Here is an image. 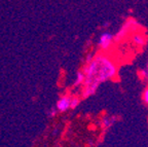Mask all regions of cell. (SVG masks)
Returning a JSON list of instances; mask_svg holds the SVG:
<instances>
[{
  "label": "cell",
  "mask_w": 148,
  "mask_h": 147,
  "mask_svg": "<svg viewBox=\"0 0 148 147\" xmlns=\"http://www.w3.org/2000/svg\"><path fill=\"white\" fill-rule=\"evenodd\" d=\"M95 57V55L94 54H92V53H88V55H86V64H88V63H90V61L92 60V58Z\"/></svg>",
  "instance_id": "12"
},
{
  "label": "cell",
  "mask_w": 148,
  "mask_h": 147,
  "mask_svg": "<svg viewBox=\"0 0 148 147\" xmlns=\"http://www.w3.org/2000/svg\"><path fill=\"white\" fill-rule=\"evenodd\" d=\"M71 99L72 96L69 95H65L62 96L60 99L58 100L57 104H56V108L58 110V112H66L68 109H70V105H71Z\"/></svg>",
  "instance_id": "4"
},
{
  "label": "cell",
  "mask_w": 148,
  "mask_h": 147,
  "mask_svg": "<svg viewBox=\"0 0 148 147\" xmlns=\"http://www.w3.org/2000/svg\"><path fill=\"white\" fill-rule=\"evenodd\" d=\"M142 99H143V102L148 106V85L143 92V95H142Z\"/></svg>",
  "instance_id": "10"
},
{
  "label": "cell",
  "mask_w": 148,
  "mask_h": 147,
  "mask_svg": "<svg viewBox=\"0 0 148 147\" xmlns=\"http://www.w3.org/2000/svg\"><path fill=\"white\" fill-rule=\"evenodd\" d=\"M84 78H86V76H84V73H83V71H78L76 73V76H75V79H74V87H82L83 82H84Z\"/></svg>",
  "instance_id": "7"
},
{
  "label": "cell",
  "mask_w": 148,
  "mask_h": 147,
  "mask_svg": "<svg viewBox=\"0 0 148 147\" xmlns=\"http://www.w3.org/2000/svg\"><path fill=\"white\" fill-rule=\"evenodd\" d=\"M139 74H140V77H141L144 81L148 82V63H147V65H146L145 68H143L142 70H140Z\"/></svg>",
  "instance_id": "8"
},
{
  "label": "cell",
  "mask_w": 148,
  "mask_h": 147,
  "mask_svg": "<svg viewBox=\"0 0 148 147\" xmlns=\"http://www.w3.org/2000/svg\"><path fill=\"white\" fill-rule=\"evenodd\" d=\"M116 122V117L110 115H104L101 120V126L103 129H109Z\"/></svg>",
  "instance_id": "6"
},
{
  "label": "cell",
  "mask_w": 148,
  "mask_h": 147,
  "mask_svg": "<svg viewBox=\"0 0 148 147\" xmlns=\"http://www.w3.org/2000/svg\"><path fill=\"white\" fill-rule=\"evenodd\" d=\"M132 42L133 44L137 46H144L146 43V37L142 33H134L132 35Z\"/></svg>",
  "instance_id": "5"
},
{
  "label": "cell",
  "mask_w": 148,
  "mask_h": 147,
  "mask_svg": "<svg viewBox=\"0 0 148 147\" xmlns=\"http://www.w3.org/2000/svg\"><path fill=\"white\" fill-rule=\"evenodd\" d=\"M57 113H58V110H57L56 107H51V108H49V110L47 111V115H49V117H55L56 115H57Z\"/></svg>",
  "instance_id": "11"
},
{
  "label": "cell",
  "mask_w": 148,
  "mask_h": 147,
  "mask_svg": "<svg viewBox=\"0 0 148 147\" xmlns=\"http://www.w3.org/2000/svg\"><path fill=\"white\" fill-rule=\"evenodd\" d=\"M140 28V25H139L138 22L135 20V19H127V21L125 22L121 28H120L118 32L115 34L114 36V41L116 42H120L121 40H123V38L127 36L129 34L135 31L136 29H139Z\"/></svg>",
  "instance_id": "2"
},
{
  "label": "cell",
  "mask_w": 148,
  "mask_h": 147,
  "mask_svg": "<svg viewBox=\"0 0 148 147\" xmlns=\"http://www.w3.org/2000/svg\"><path fill=\"white\" fill-rule=\"evenodd\" d=\"M80 103V99L78 97H72L71 99V105H70V109H75Z\"/></svg>",
  "instance_id": "9"
},
{
  "label": "cell",
  "mask_w": 148,
  "mask_h": 147,
  "mask_svg": "<svg viewBox=\"0 0 148 147\" xmlns=\"http://www.w3.org/2000/svg\"><path fill=\"white\" fill-rule=\"evenodd\" d=\"M113 41H114V35L110 32H104L103 34H101V36H100L98 45H99L101 51L106 52L112 46Z\"/></svg>",
  "instance_id": "3"
},
{
  "label": "cell",
  "mask_w": 148,
  "mask_h": 147,
  "mask_svg": "<svg viewBox=\"0 0 148 147\" xmlns=\"http://www.w3.org/2000/svg\"><path fill=\"white\" fill-rule=\"evenodd\" d=\"M84 73V82L82 84V98H88L98 91L102 83L112 80L117 76V65L108 55H95L90 63L82 69Z\"/></svg>",
  "instance_id": "1"
}]
</instances>
